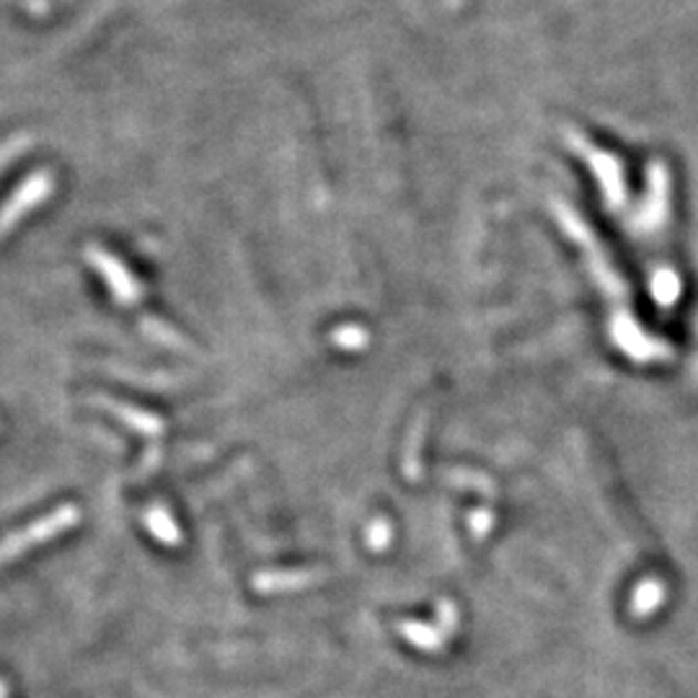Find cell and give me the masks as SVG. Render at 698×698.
Returning a JSON list of instances; mask_svg holds the SVG:
<instances>
[{
    "instance_id": "obj_1",
    "label": "cell",
    "mask_w": 698,
    "mask_h": 698,
    "mask_svg": "<svg viewBox=\"0 0 698 698\" xmlns=\"http://www.w3.org/2000/svg\"><path fill=\"white\" fill-rule=\"evenodd\" d=\"M78 520H81V510H78L75 504H60V507L47 512V515L37 517L34 523L23 525L21 531L6 535V538L0 541V564L13 562V558L23 556L27 551L60 538L62 533L73 531Z\"/></svg>"
},
{
    "instance_id": "obj_2",
    "label": "cell",
    "mask_w": 698,
    "mask_h": 698,
    "mask_svg": "<svg viewBox=\"0 0 698 698\" xmlns=\"http://www.w3.org/2000/svg\"><path fill=\"white\" fill-rule=\"evenodd\" d=\"M54 192V176L50 171H34L16 186V192L0 207V238L11 233L29 213L42 207Z\"/></svg>"
},
{
    "instance_id": "obj_3",
    "label": "cell",
    "mask_w": 698,
    "mask_h": 698,
    "mask_svg": "<svg viewBox=\"0 0 698 698\" xmlns=\"http://www.w3.org/2000/svg\"><path fill=\"white\" fill-rule=\"evenodd\" d=\"M85 259H89V264L93 269L99 271L101 277L106 279V285L112 287V292L120 298L122 302H132L137 298V285L135 279H132L127 275V269L122 267L120 261L114 259L112 254L101 252V248H85Z\"/></svg>"
},
{
    "instance_id": "obj_4",
    "label": "cell",
    "mask_w": 698,
    "mask_h": 698,
    "mask_svg": "<svg viewBox=\"0 0 698 698\" xmlns=\"http://www.w3.org/2000/svg\"><path fill=\"white\" fill-rule=\"evenodd\" d=\"M101 407L109 409V411H112V414H116V417L127 419V422H135V427H140V430H153V422H151V419L140 414V411H130V409L120 407V403H114V401H104V399H101Z\"/></svg>"
},
{
    "instance_id": "obj_5",
    "label": "cell",
    "mask_w": 698,
    "mask_h": 698,
    "mask_svg": "<svg viewBox=\"0 0 698 698\" xmlns=\"http://www.w3.org/2000/svg\"><path fill=\"white\" fill-rule=\"evenodd\" d=\"M6 696H8V686L3 680H0V698H6Z\"/></svg>"
}]
</instances>
